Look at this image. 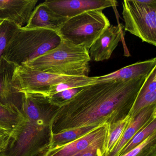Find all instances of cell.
Instances as JSON below:
<instances>
[{
	"instance_id": "obj_1",
	"label": "cell",
	"mask_w": 156,
	"mask_h": 156,
	"mask_svg": "<svg viewBox=\"0 0 156 156\" xmlns=\"http://www.w3.org/2000/svg\"><path fill=\"white\" fill-rule=\"evenodd\" d=\"M147 77L98 81L84 87L58 108L52 124V134L105 123L111 125L123 119L129 115Z\"/></svg>"
},
{
	"instance_id": "obj_2",
	"label": "cell",
	"mask_w": 156,
	"mask_h": 156,
	"mask_svg": "<svg viewBox=\"0 0 156 156\" xmlns=\"http://www.w3.org/2000/svg\"><path fill=\"white\" fill-rule=\"evenodd\" d=\"M58 108L45 95L24 93L22 113L25 119L14 130L0 156H40L47 151Z\"/></svg>"
},
{
	"instance_id": "obj_3",
	"label": "cell",
	"mask_w": 156,
	"mask_h": 156,
	"mask_svg": "<svg viewBox=\"0 0 156 156\" xmlns=\"http://www.w3.org/2000/svg\"><path fill=\"white\" fill-rule=\"evenodd\" d=\"M90 61L85 47L62 40L56 48L22 66L55 74L88 76Z\"/></svg>"
},
{
	"instance_id": "obj_4",
	"label": "cell",
	"mask_w": 156,
	"mask_h": 156,
	"mask_svg": "<svg viewBox=\"0 0 156 156\" xmlns=\"http://www.w3.org/2000/svg\"><path fill=\"white\" fill-rule=\"evenodd\" d=\"M62 41L55 31L22 27L11 40L3 58L16 66H22L56 48Z\"/></svg>"
},
{
	"instance_id": "obj_5",
	"label": "cell",
	"mask_w": 156,
	"mask_h": 156,
	"mask_svg": "<svg viewBox=\"0 0 156 156\" xmlns=\"http://www.w3.org/2000/svg\"><path fill=\"white\" fill-rule=\"evenodd\" d=\"M110 26L102 11H91L68 19L56 32L62 40L85 47L89 51L92 44Z\"/></svg>"
},
{
	"instance_id": "obj_6",
	"label": "cell",
	"mask_w": 156,
	"mask_h": 156,
	"mask_svg": "<svg viewBox=\"0 0 156 156\" xmlns=\"http://www.w3.org/2000/svg\"><path fill=\"white\" fill-rule=\"evenodd\" d=\"M122 6L125 30L156 46V4L147 5L139 0H125Z\"/></svg>"
},
{
	"instance_id": "obj_7",
	"label": "cell",
	"mask_w": 156,
	"mask_h": 156,
	"mask_svg": "<svg viewBox=\"0 0 156 156\" xmlns=\"http://www.w3.org/2000/svg\"><path fill=\"white\" fill-rule=\"evenodd\" d=\"M75 77L45 73L25 66H20L15 67L13 82L22 93H38L47 96L51 87Z\"/></svg>"
},
{
	"instance_id": "obj_8",
	"label": "cell",
	"mask_w": 156,
	"mask_h": 156,
	"mask_svg": "<svg viewBox=\"0 0 156 156\" xmlns=\"http://www.w3.org/2000/svg\"><path fill=\"white\" fill-rule=\"evenodd\" d=\"M44 2L55 14L67 19L87 12L102 11L118 5V2L112 0H46Z\"/></svg>"
},
{
	"instance_id": "obj_9",
	"label": "cell",
	"mask_w": 156,
	"mask_h": 156,
	"mask_svg": "<svg viewBox=\"0 0 156 156\" xmlns=\"http://www.w3.org/2000/svg\"><path fill=\"white\" fill-rule=\"evenodd\" d=\"M110 124H102L79 138L48 150L40 156H73L90 146L105 140Z\"/></svg>"
},
{
	"instance_id": "obj_10",
	"label": "cell",
	"mask_w": 156,
	"mask_h": 156,
	"mask_svg": "<svg viewBox=\"0 0 156 156\" xmlns=\"http://www.w3.org/2000/svg\"><path fill=\"white\" fill-rule=\"evenodd\" d=\"M38 2V0H0V23L8 21L24 27Z\"/></svg>"
},
{
	"instance_id": "obj_11",
	"label": "cell",
	"mask_w": 156,
	"mask_h": 156,
	"mask_svg": "<svg viewBox=\"0 0 156 156\" xmlns=\"http://www.w3.org/2000/svg\"><path fill=\"white\" fill-rule=\"evenodd\" d=\"M16 66L6 61L0 69V105L16 108L22 112L24 93L20 91L13 83Z\"/></svg>"
},
{
	"instance_id": "obj_12",
	"label": "cell",
	"mask_w": 156,
	"mask_h": 156,
	"mask_svg": "<svg viewBox=\"0 0 156 156\" xmlns=\"http://www.w3.org/2000/svg\"><path fill=\"white\" fill-rule=\"evenodd\" d=\"M121 32L119 26L108 27L90 47L88 52L91 61L108 60L121 41Z\"/></svg>"
},
{
	"instance_id": "obj_13",
	"label": "cell",
	"mask_w": 156,
	"mask_h": 156,
	"mask_svg": "<svg viewBox=\"0 0 156 156\" xmlns=\"http://www.w3.org/2000/svg\"><path fill=\"white\" fill-rule=\"evenodd\" d=\"M68 19L61 17L52 11L44 2L36 6L24 28L43 29L57 32Z\"/></svg>"
},
{
	"instance_id": "obj_14",
	"label": "cell",
	"mask_w": 156,
	"mask_h": 156,
	"mask_svg": "<svg viewBox=\"0 0 156 156\" xmlns=\"http://www.w3.org/2000/svg\"><path fill=\"white\" fill-rule=\"evenodd\" d=\"M156 105H152L141 110L129 122L115 149L108 156H119L122 150L135 135L156 118Z\"/></svg>"
},
{
	"instance_id": "obj_15",
	"label": "cell",
	"mask_w": 156,
	"mask_h": 156,
	"mask_svg": "<svg viewBox=\"0 0 156 156\" xmlns=\"http://www.w3.org/2000/svg\"><path fill=\"white\" fill-rule=\"evenodd\" d=\"M156 66V58L137 62L108 74L98 76V81L128 80L138 77H147Z\"/></svg>"
},
{
	"instance_id": "obj_16",
	"label": "cell",
	"mask_w": 156,
	"mask_h": 156,
	"mask_svg": "<svg viewBox=\"0 0 156 156\" xmlns=\"http://www.w3.org/2000/svg\"><path fill=\"white\" fill-rule=\"evenodd\" d=\"M133 119L129 115L123 119L109 125L107 136L104 145L102 156H108L118 144L123 133Z\"/></svg>"
},
{
	"instance_id": "obj_17",
	"label": "cell",
	"mask_w": 156,
	"mask_h": 156,
	"mask_svg": "<svg viewBox=\"0 0 156 156\" xmlns=\"http://www.w3.org/2000/svg\"><path fill=\"white\" fill-rule=\"evenodd\" d=\"M98 126L83 127L68 129L57 134H52L51 143L47 150L60 147L73 141L94 129Z\"/></svg>"
},
{
	"instance_id": "obj_18",
	"label": "cell",
	"mask_w": 156,
	"mask_h": 156,
	"mask_svg": "<svg viewBox=\"0 0 156 156\" xmlns=\"http://www.w3.org/2000/svg\"><path fill=\"white\" fill-rule=\"evenodd\" d=\"M24 119L23 114L18 108L0 105V126L14 130Z\"/></svg>"
},
{
	"instance_id": "obj_19",
	"label": "cell",
	"mask_w": 156,
	"mask_h": 156,
	"mask_svg": "<svg viewBox=\"0 0 156 156\" xmlns=\"http://www.w3.org/2000/svg\"><path fill=\"white\" fill-rule=\"evenodd\" d=\"M20 28L8 21L0 23V69L6 62L3 57L7 47L14 34Z\"/></svg>"
},
{
	"instance_id": "obj_20",
	"label": "cell",
	"mask_w": 156,
	"mask_h": 156,
	"mask_svg": "<svg viewBox=\"0 0 156 156\" xmlns=\"http://www.w3.org/2000/svg\"><path fill=\"white\" fill-rule=\"evenodd\" d=\"M97 81L98 76H76L65 82H62L51 87L47 93V96L49 97L68 89L84 87L94 83Z\"/></svg>"
},
{
	"instance_id": "obj_21",
	"label": "cell",
	"mask_w": 156,
	"mask_h": 156,
	"mask_svg": "<svg viewBox=\"0 0 156 156\" xmlns=\"http://www.w3.org/2000/svg\"><path fill=\"white\" fill-rule=\"evenodd\" d=\"M156 118L151 120L146 126L139 130L132 139L127 144L119 154L120 156L129 151L135 147L140 144L143 140L151 134L156 132Z\"/></svg>"
},
{
	"instance_id": "obj_22",
	"label": "cell",
	"mask_w": 156,
	"mask_h": 156,
	"mask_svg": "<svg viewBox=\"0 0 156 156\" xmlns=\"http://www.w3.org/2000/svg\"><path fill=\"white\" fill-rule=\"evenodd\" d=\"M156 91L141 93L139 91L136 101L129 115L134 118L144 108L156 105Z\"/></svg>"
},
{
	"instance_id": "obj_23",
	"label": "cell",
	"mask_w": 156,
	"mask_h": 156,
	"mask_svg": "<svg viewBox=\"0 0 156 156\" xmlns=\"http://www.w3.org/2000/svg\"><path fill=\"white\" fill-rule=\"evenodd\" d=\"M83 87L64 90L48 97L50 102L54 105L59 107L71 100L83 89Z\"/></svg>"
},
{
	"instance_id": "obj_24",
	"label": "cell",
	"mask_w": 156,
	"mask_h": 156,
	"mask_svg": "<svg viewBox=\"0 0 156 156\" xmlns=\"http://www.w3.org/2000/svg\"><path fill=\"white\" fill-rule=\"evenodd\" d=\"M105 140L96 143L73 156H102Z\"/></svg>"
},
{
	"instance_id": "obj_25",
	"label": "cell",
	"mask_w": 156,
	"mask_h": 156,
	"mask_svg": "<svg viewBox=\"0 0 156 156\" xmlns=\"http://www.w3.org/2000/svg\"><path fill=\"white\" fill-rule=\"evenodd\" d=\"M156 135V132L151 134L136 147H135L128 152L120 156H137L144 149V148L155 140Z\"/></svg>"
},
{
	"instance_id": "obj_26",
	"label": "cell",
	"mask_w": 156,
	"mask_h": 156,
	"mask_svg": "<svg viewBox=\"0 0 156 156\" xmlns=\"http://www.w3.org/2000/svg\"><path fill=\"white\" fill-rule=\"evenodd\" d=\"M14 130L0 126V155L7 147Z\"/></svg>"
}]
</instances>
